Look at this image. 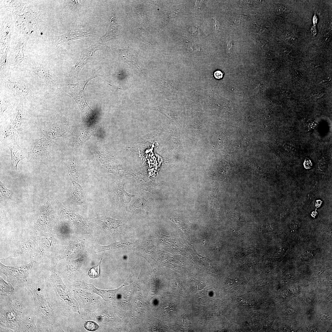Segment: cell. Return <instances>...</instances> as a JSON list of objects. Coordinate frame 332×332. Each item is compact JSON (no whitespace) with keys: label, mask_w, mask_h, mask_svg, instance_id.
Returning a JSON list of instances; mask_svg holds the SVG:
<instances>
[{"label":"cell","mask_w":332,"mask_h":332,"mask_svg":"<svg viewBox=\"0 0 332 332\" xmlns=\"http://www.w3.org/2000/svg\"><path fill=\"white\" fill-rule=\"evenodd\" d=\"M136 29L137 30L139 34V35L140 37L141 38L144 40L148 43L151 44V43L150 41V40L147 37L145 33L144 32L143 30L140 27L138 26H136Z\"/></svg>","instance_id":"484cf974"},{"label":"cell","mask_w":332,"mask_h":332,"mask_svg":"<svg viewBox=\"0 0 332 332\" xmlns=\"http://www.w3.org/2000/svg\"><path fill=\"white\" fill-rule=\"evenodd\" d=\"M299 222H296V221H295V222H294L293 223H292V224H291V225H290V227H294V226H295V228H297V227L296 226H296H298H298H299Z\"/></svg>","instance_id":"f546056e"},{"label":"cell","mask_w":332,"mask_h":332,"mask_svg":"<svg viewBox=\"0 0 332 332\" xmlns=\"http://www.w3.org/2000/svg\"><path fill=\"white\" fill-rule=\"evenodd\" d=\"M214 76L217 79H220L223 76V73L220 71L217 70L214 72Z\"/></svg>","instance_id":"4316f807"},{"label":"cell","mask_w":332,"mask_h":332,"mask_svg":"<svg viewBox=\"0 0 332 332\" xmlns=\"http://www.w3.org/2000/svg\"><path fill=\"white\" fill-rule=\"evenodd\" d=\"M0 194L2 197L10 199L12 196L13 192L11 190L7 189L5 184L0 181Z\"/></svg>","instance_id":"603a6c76"},{"label":"cell","mask_w":332,"mask_h":332,"mask_svg":"<svg viewBox=\"0 0 332 332\" xmlns=\"http://www.w3.org/2000/svg\"><path fill=\"white\" fill-rule=\"evenodd\" d=\"M128 244L126 242H116L106 246H100L99 251L120 249L125 247Z\"/></svg>","instance_id":"ffe728a7"},{"label":"cell","mask_w":332,"mask_h":332,"mask_svg":"<svg viewBox=\"0 0 332 332\" xmlns=\"http://www.w3.org/2000/svg\"><path fill=\"white\" fill-rule=\"evenodd\" d=\"M105 47V44L97 42L82 51L78 60L69 73L70 76H77L83 67L92 60L96 52L102 49Z\"/></svg>","instance_id":"52a82bcc"},{"label":"cell","mask_w":332,"mask_h":332,"mask_svg":"<svg viewBox=\"0 0 332 332\" xmlns=\"http://www.w3.org/2000/svg\"><path fill=\"white\" fill-rule=\"evenodd\" d=\"M136 12L143 24L145 26L149 24V18L147 12L143 7L138 6L136 8Z\"/></svg>","instance_id":"d6986e66"},{"label":"cell","mask_w":332,"mask_h":332,"mask_svg":"<svg viewBox=\"0 0 332 332\" xmlns=\"http://www.w3.org/2000/svg\"><path fill=\"white\" fill-rule=\"evenodd\" d=\"M10 104L9 98L5 96H3L0 98V115H4L6 111Z\"/></svg>","instance_id":"44dd1931"},{"label":"cell","mask_w":332,"mask_h":332,"mask_svg":"<svg viewBox=\"0 0 332 332\" xmlns=\"http://www.w3.org/2000/svg\"><path fill=\"white\" fill-rule=\"evenodd\" d=\"M32 69L37 75L46 85L51 87L57 85V79L50 70L42 66H32Z\"/></svg>","instance_id":"8fae6325"},{"label":"cell","mask_w":332,"mask_h":332,"mask_svg":"<svg viewBox=\"0 0 332 332\" xmlns=\"http://www.w3.org/2000/svg\"><path fill=\"white\" fill-rule=\"evenodd\" d=\"M91 33L83 30L75 29L57 38V44L61 42H67L91 36Z\"/></svg>","instance_id":"9a60e30c"},{"label":"cell","mask_w":332,"mask_h":332,"mask_svg":"<svg viewBox=\"0 0 332 332\" xmlns=\"http://www.w3.org/2000/svg\"><path fill=\"white\" fill-rule=\"evenodd\" d=\"M102 259V258L97 265L91 268L89 271L88 274L90 278L95 279L99 277L100 275V265Z\"/></svg>","instance_id":"7402d4cb"},{"label":"cell","mask_w":332,"mask_h":332,"mask_svg":"<svg viewBox=\"0 0 332 332\" xmlns=\"http://www.w3.org/2000/svg\"><path fill=\"white\" fill-rule=\"evenodd\" d=\"M308 164L312 165L311 163L310 162V161L309 160H306L304 163V166L306 168H310L309 165Z\"/></svg>","instance_id":"83f0119b"},{"label":"cell","mask_w":332,"mask_h":332,"mask_svg":"<svg viewBox=\"0 0 332 332\" xmlns=\"http://www.w3.org/2000/svg\"><path fill=\"white\" fill-rule=\"evenodd\" d=\"M17 332H39L36 323L34 307L29 311L24 316Z\"/></svg>","instance_id":"7c38bea8"},{"label":"cell","mask_w":332,"mask_h":332,"mask_svg":"<svg viewBox=\"0 0 332 332\" xmlns=\"http://www.w3.org/2000/svg\"><path fill=\"white\" fill-rule=\"evenodd\" d=\"M317 213L315 211L313 212L312 213V215L313 217H315L317 215Z\"/></svg>","instance_id":"4dcf8cb0"},{"label":"cell","mask_w":332,"mask_h":332,"mask_svg":"<svg viewBox=\"0 0 332 332\" xmlns=\"http://www.w3.org/2000/svg\"><path fill=\"white\" fill-rule=\"evenodd\" d=\"M85 328L89 331H95L97 330L99 326L96 322L92 321H88L84 325Z\"/></svg>","instance_id":"d4e9b609"},{"label":"cell","mask_w":332,"mask_h":332,"mask_svg":"<svg viewBox=\"0 0 332 332\" xmlns=\"http://www.w3.org/2000/svg\"><path fill=\"white\" fill-rule=\"evenodd\" d=\"M118 36V25L116 14L112 9L109 26L105 34L101 38L102 41L117 38Z\"/></svg>","instance_id":"5bb4252c"},{"label":"cell","mask_w":332,"mask_h":332,"mask_svg":"<svg viewBox=\"0 0 332 332\" xmlns=\"http://www.w3.org/2000/svg\"><path fill=\"white\" fill-rule=\"evenodd\" d=\"M24 113L22 104L20 103L17 106L15 113L11 122L17 129L21 126L23 121Z\"/></svg>","instance_id":"2e32d148"},{"label":"cell","mask_w":332,"mask_h":332,"mask_svg":"<svg viewBox=\"0 0 332 332\" xmlns=\"http://www.w3.org/2000/svg\"><path fill=\"white\" fill-rule=\"evenodd\" d=\"M3 83L17 99L25 100L31 97V91L24 81L13 78H6L3 80Z\"/></svg>","instance_id":"ba28073f"},{"label":"cell","mask_w":332,"mask_h":332,"mask_svg":"<svg viewBox=\"0 0 332 332\" xmlns=\"http://www.w3.org/2000/svg\"><path fill=\"white\" fill-rule=\"evenodd\" d=\"M102 75L95 72L90 77L86 80L79 81L75 84H66L64 86V89L65 92L72 97L84 114L89 115L92 112V109L87 103L84 95L85 86L91 79Z\"/></svg>","instance_id":"277c9868"},{"label":"cell","mask_w":332,"mask_h":332,"mask_svg":"<svg viewBox=\"0 0 332 332\" xmlns=\"http://www.w3.org/2000/svg\"><path fill=\"white\" fill-rule=\"evenodd\" d=\"M68 129V122L61 117H53L44 123L42 132L45 136L51 140L63 136Z\"/></svg>","instance_id":"8992f818"},{"label":"cell","mask_w":332,"mask_h":332,"mask_svg":"<svg viewBox=\"0 0 332 332\" xmlns=\"http://www.w3.org/2000/svg\"><path fill=\"white\" fill-rule=\"evenodd\" d=\"M19 132L12 124L3 126L0 133V142L2 145L8 146L12 144L17 143V139Z\"/></svg>","instance_id":"30bf717a"},{"label":"cell","mask_w":332,"mask_h":332,"mask_svg":"<svg viewBox=\"0 0 332 332\" xmlns=\"http://www.w3.org/2000/svg\"><path fill=\"white\" fill-rule=\"evenodd\" d=\"M35 266L34 262L19 267L5 266L0 263V271L5 275L7 281L17 291L27 286L32 279L30 277V273Z\"/></svg>","instance_id":"3957f363"},{"label":"cell","mask_w":332,"mask_h":332,"mask_svg":"<svg viewBox=\"0 0 332 332\" xmlns=\"http://www.w3.org/2000/svg\"><path fill=\"white\" fill-rule=\"evenodd\" d=\"M51 140L45 136L37 139L32 149L27 152L31 160L46 164L50 157L52 144Z\"/></svg>","instance_id":"5b68a950"},{"label":"cell","mask_w":332,"mask_h":332,"mask_svg":"<svg viewBox=\"0 0 332 332\" xmlns=\"http://www.w3.org/2000/svg\"><path fill=\"white\" fill-rule=\"evenodd\" d=\"M118 53L122 61L127 63L132 69L138 73L144 75L146 74L145 69L138 61L136 53L132 49L128 47L115 48Z\"/></svg>","instance_id":"9c48e42d"},{"label":"cell","mask_w":332,"mask_h":332,"mask_svg":"<svg viewBox=\"0 0 332 332\" xmlns=\"http://www.w3.org/2000/svg\"><path fill=\"white\" fill-rule=\"evenodd\" d=\"M15 294L11 296H0V327L17 332L26 314L34 308L28 307L18 299Z\"/></svg>","instance_id":"7a4b0ae2"},{"label":"cell","mask_w":332,"mask_h":332,"mask_svg":"<svg viewBox=\"0 0 332 332\" xmlns=\"http://www.w3.org/2000/svg\"><path fill=\"white\" fill-rule=\"evenodd\" d=\"M7 147L10 153L11 172L14 174L16 173L18 163L26 157V152L17 143L11 144Z\"/></svg>","instance_id":"4fadbf2b"},{"label":"cell","mask_w":332,"mask_h":332,"mask_svg":"<svg viewBox=\"0 0 332 332\" xmlns=\"http://www.w3.org/2000/svg\"><path fill=\"white\" fill-rule=\"evenodd\" d=\"M16 290L10 283L5 281L1 276L0 277V296H10L14 295Z\"/></svg>","instance_id":"e0dca14e"},{"label":"cell","mask_w":332,"mask_h":332,"mask_svg":"<svg viewBox=\"0 0 332 332\" xmlns=\"http://www.w3.org/2000/svg\"><path fill=\"white\" fill-rule=\"evenodd\" d=\"M27 287L34 301L36 323L39 332L50 331L54 314L47 282L31 279Z\"/></svg>","instance_id":"6da1fadb"},{"label":"cell","mask_w":332,"mask_h":332,"mask_svg":"<svg viewBox=\"0 0 332 332\" xmlns=\"http://www.w3.org/2000/svg\"><path fill=\"white\" fill-rule=\"evenodd\" d=\"M239 302L240 303L244 305H247V302L245 299H243L242 298H239Z\"/></svg>","instance_id":"f1b7e54d"},{"label":"cell","mask_w":332,"mask_h":332,"mask_svg":"<svg viewBox=\"0 0 332 332\" xmlns=\"http://www.w3.org/2000/svg\"><path fill=\"white\" fill-rule=\"evenodd\" d=\"M84 1L70 0L69 1V6L73 10L78 11L81 8Z\"/></svg>","instance_id":"cb8c5ba5"},{"label":"cell","mask_w":332,"mask_h":332,"mask_svg":"<svg viewBox=\"0 0 332 332\" xmlns=\"http://www.w3.org/2000/svg\"><path fill=\"white\" fill-rule=\"evenodd\" d=\"M95 220L103 227L109 229H116L120 226L118 220L110 218L99 217L95 219Z\"/></svg>","instance_id":"ac0fdd59"}]
</instances>
